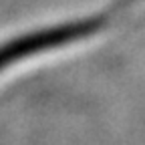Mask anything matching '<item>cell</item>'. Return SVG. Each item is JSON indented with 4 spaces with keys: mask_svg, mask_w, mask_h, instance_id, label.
Instances as JSON below:
<instances>
[{
    "mask_svg": "<svg viewBox=\"0 0 145 145\" xmlns=\"http://www.w3.org/2000/svg\"><path fill=\"white\" fill-rule=\"evenodd\" d=\"M101 24H103V18H93V20L61 24V26H52L46 30L26 34V36H18V39L0 46V71L10 67L14 61L39 54V52L48 50L52 46H61V44H67L72 40L85 39V36L93 34L95 30H99Z\"/></svg>",
    "mask_w": 145,
    "mask_h": 145,
    "instance_id": "1",
    "label": "cell"
}]
</instances>
